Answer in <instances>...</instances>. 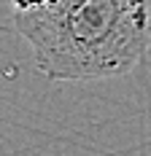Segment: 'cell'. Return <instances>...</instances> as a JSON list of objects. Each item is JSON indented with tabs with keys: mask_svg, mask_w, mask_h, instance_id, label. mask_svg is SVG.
<instances>
[{
	"mask_svg": "<svg viewBox=\"0 0 151 156\" xmlns=\"http://www.w3.org/2000/svg\"><path fill=\"white\" fill-rule=\"evenodd\" d=\"M11 14L49 81L124 76L151 46V0H11Z\"/></svg>",
	"mask_w": 151,
	"mask_h": 156,
	"instance_id": "6da1fadb",
	"label": "cell"
}]
</instances>
